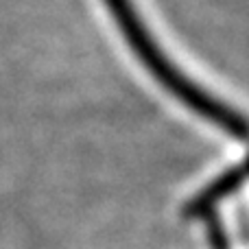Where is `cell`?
Listing matches in <instances>:
<instances>
[{
  "mask_svg": "<svg viewBox=\"0 0 249 249\" xmlns=\"http://www.w3.org/2000/svg\"><path fill=\"white\" fill-rule=\"evenodd\" d=\"M105 4H107V9L114 13L116 24L121 26L124 39H127L129 46L133 48L138 59L146 66V70H149L175 99H179L181 103L188 105L193 112H197L199 116H203L206 121L221 127L223 131L234 133V136H238V138H245V121H243L241 114L230 109L223 101H219V99H214V96H210L208 92H203L197 83H193L188 77H184V74L164 57V53L160 51L158 44L151 37V33L146 31V26L140 22L131 0H105Z\"/></svg>",
  "mask_w": 249,
  "mask_h": 249,
  "instance_id": "1",
  "label": "cell"
},
{
  "mask_svg": "<svg viewBox=\"0 0 249 249\" xmlns=\"http://www.w3.org/2000/svg\"><path fill=\"white\" fill-rule=\"evenodd\" d=\"M243 181V166H236V168H228L223 171L214 181L206 186L193 201L186 206V214L188 216H206V214H212V210L216 208V203L221 199H225L238 184Z\"/></svg>",
  "mask_w": 249,
  "mask_h": 249,
  "instance_id": "2",
  "label": "cell"
}]
</instances>
